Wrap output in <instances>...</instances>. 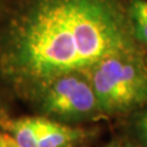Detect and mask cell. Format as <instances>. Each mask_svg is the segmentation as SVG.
I'll return each mask as SVG.
<instances>
[{
	"label": "cell",
	"instance_id": "ba28073f",
	"mask_svg": "<svg viewBox=\"0 0 147 147\" xmlns=\"http://www.w3.org/2000/svg\"><path fill=\"white\" fill-rule=\"evenodd\" d=\"M0 147H16V144L8 133L0 132Z\"/></svg>",
	"mask_w": 147,
	"mask_h": 147
},
{
	"label": "cell",
	"instance_id": "8992f818",
	"mask_svg": "<svg viewBox=\"0 0 147 147\" xmlns=\"http://www.w3.org/2000/svg\"><path fill=\"white\" fill-rule=\"evenodd\" d=\"M127 13L136 40L147 48V0H127Z\"/></svg>",
	"mask_w": 147,
	"mask_h": 147
},
{
	"label": "cell",
	"instance_id": "3957f363",
	"mask_svg": "<svg viewBox=\"0 0 147 147\" xmlns=\"http://www.w3.org/2000/svg\"><path fill=\"white\" fill-rule=\"evenodd\" d=\"M30 99L40 116L69 124L102 115L87 74L81 72L51 80Z\"/></svg>",
	"mask_w": 147,
	"mask_h": 147
},
{
	"label": "cell",
	"instance_id": "4fadbf2b",
	"mask_svg": "<svg viewBox=\"0 0 147 147\" xmlns=\"http://www.w3.org/2000/svg\"><path fill=\"white\" fill-rule=\"evenodd\" d=\"M16 147H18V146H16Z\"/></svg>",
	"mask_w": 147,
	"mask_h": 147
},
{
	"label": "cell",
	"instance_id": "6da1fadb",
	"mask_svg": "<svg viewBox=\"0 0 147 147\" xmlns=\"http://www.w3.org/2000/svg\"><path fill=\"white\" fill-rule=\"evenodd\" d=\"M138 46L127 0H11L0 18V81L30 99L51 80Z\"/></svg>",
	"mask_w": 147,
	"mask_h": 147
},
{
	"label": "cell",
	"instance_id": "277c9868",
	"mask_svg": "<svg viewBox=\"0 0 147 147\" xmlns=\"http://www.w3.org/2000/svg\"><path fill=\"white\" fill-rule=\"evenodd\" d=\"M86 138L83 127L46 118L37 147H74Z\"/></svg>",
	"mask_w": 147,
	"mask_h": 147
},
{
	"label": "cell",
	"instance_id": "8fae6325",
	"mask_svg": "<svg viewBox=\"0 0 147 147\" xmlns=\"http://www.w3.org/2000/svg\"><path fill=\"white\" fill-rule=\"evenodd\" d=\"M124 147H135V146H133V145H131V144H127V145H125Z\"/></svg>",
	"mask_w": 147,
	"mask_h": 147
},
{
	"label": "cell",
	"instance_id": "52a82bcc",
	"mask_svg": "<svg viewBox=\"0 0 147 147\" xmlns=\"http://www.w3.org/2000/svg\"><path fill=\"white\" fill-rule=\"evenodd\" d=\"M134 130L140 141L147 147V106L138 110L134 119Z\"/></svg>",
	"mask_w": 147,
	"mask_h": 147
},
{
	"label": "cell",
	"instance_id": "7c38bea8",
	"mask_svg": "<svg viewBox=\"0 0 147 147\" xmlns=\"http://www.w3.org/2000/svg\"><path fill=\"white\" fill-rule=\"evenodd\" d=\"M74 147H76V146H74Z\"/></svg>",
	"mask_w": 147,
	"mask_h": 147
},
{
	"label": "cell",
	"instance_id": "9c48e42d",
	"mask_svg": "<svg viewBox=\"0 0 147 147\" xmlns=\"http://www.w3.org/2000/svg\"><path fill=\"white\" fill-rule=\"evenodd\" d=\"M7 1L8 0H0V18H1L2 13H3V10H5V5H7Z\"/></svg>",
	"mask_w": 147,
	"mask_h": 147
},
{
	"label": "cell",
	"instance_id": "30bf717a",
	"mask_svg": "<svg viewBox=\"0 0 147 147\" xmlns=\"http://www.w3.org/2000/svg\"><path fill=\"white\" fill-rule=\"evenodd\" d=\"M2 111H1V107H0V123H1V121H2Z\"/></svg>",
	"mask_w": 147,
	"mask_h": 147
},
{
	"label": "cell",
	"instance_id": "7a4b0ae2",
	"mask_svg": "<svg viewBox=\"0 0 147 147\" xmlns=\"http://www.w3.org/2000/svg\"><path fill=\"white\" fill-rule=\"evenodd\" d=\"M86 74L102 115H124L147 106V48L142 45L107 57Z\"/></svg>",
	"mask_w": 147,
	"mask_h": 147
},
{
	"label": "cell",
	"instance_id": "5b68a950",
	"mask_svg": "<svg viewBox=\"0 0 147 147\" xmlns=\"http://www.w3.org/2000/svg\"><path fill=\"white\" fill-rule=\"evenodd\" d=\"M45 117H21L3 118L0 126L8 133L18 147H37L45 124Z\"/></svg>",
	"mask_w": 147,
	"mask_h": 147
}]
</instances>
